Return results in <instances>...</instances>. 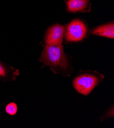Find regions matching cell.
Instances as JSON below:
<instances>
[{
	"label": "cell",
	"mask_w": 114,
	"mask_h": 128,
	"mask_svg": "<svg viewBox=\"0 0 114 128\" xmlns=\"http://www.w3.org/2000/svg\"><path fill=\"white\" fill-rule=\"evenodd\" d=\"M67 10L72 13L89 12L90 0H66Z\"/></svg>",
	"instance_id": "obj_5"
},
{
	"label": "cell",
	"mask_w": 114,
	"mask_h": 128,
	"mask_svg": "<svg viewBox=\"0 0 114 128\" xmlns=\"http://www.w3.org/2000/svg\"><path fill=\"white\" fill-rule=\"evenodd\" d=\"M103 76L96 72H88L80 74L73 81V86L79 93L85 96L89 94Z\"/></svg>",
	"instance_id": "obj_2"
},
{
	"label": "cell",
	"mask_w": 114,
	"mask_h": 128,
	"mask_svg": "<svg viewBox=\"0 0 114 128\" xmlns=\"http://www.w3.org/2000/svg\"><path fill=\"white\" fill-rule=\"evenodd\" d=\"M87 27L81 20L76 19L69 23L66 30V40L68 42H78L85 38Z\"/></svg>",
	"instance_id": "obj_3"
},
{
	"label": "cell",
	"mask_w": 114,
	"mask_h": 128,
	"mask_svg": "<svg viewBox=\"0 0 114 128\" xmlns=\"http://www.w3.org/2000/svg\"><path fill=\"white\" fill-rule=\"evenodd\" d=\"M92 34L113 39L114 38L113 22H109L97 27L92 31Z\"/></svg>",
	"instance_id": "obj_7"
},
{
	"label": "cell",
	"mask_w": 114,
	"mask_h": 128,
	"mask_svg": "<svg viewBox=\"0 0 114 128\" xmlns=\"http://www.w3.org/2000/svg\"><path fill=\"white\" fill-rule=\"evenodd\" d=\"M5 111L7 114L10 116H14L18 111L17 105L15 103H10L8 104L5 108Z\"/></svg>",
	"instance_id": "obj_8"
},
{
	"label": "cell",
	"mask_w": 114,
	"mask_h": 128,
	"mask_svg": "<svg viewBox=\"0 0 114 128\" xmlns=\"http://www.w3.org/2000/svg\"><path fill=\"white\" fill-rule=\"evenodd\" d=\"M40 61L44 66H49L55 74L62 73L67 75L70 72V66L62 45L46 44Z\"/></svg>",
	"instance_id": "obj_1"
},
{
	"label": "cell",
	"mask_w": 114,
	"mask_h": 128,
	"mask_svg": "<svg viewBox=\"0 0 114 128\" xmlns=\"http://www.w3.org/2000/svg\"><path fill=\"white\" fill-rule=\"evenodd\" d=\"M65 34V28L64 26L59 24H54L47 30L45 38L47 45H62Z\"/></svg>",
	"instance_id": "obj_4"
},
{
	"label": "cell",
	"mask_w": 114,
	"mask_h": 128,
	"mask_svg": "<svg viewBox=\"0 0 114 128\" xmlns=\"http://www.w3.org/2000/svg\"><path fill=\"white\" fill-rule=\"evenodd\" d=\"M20 74L18 70L9 66L0 61V81H15Z\"/></svg>",
	"instance_id": "obj_6"
}]
</instances>
